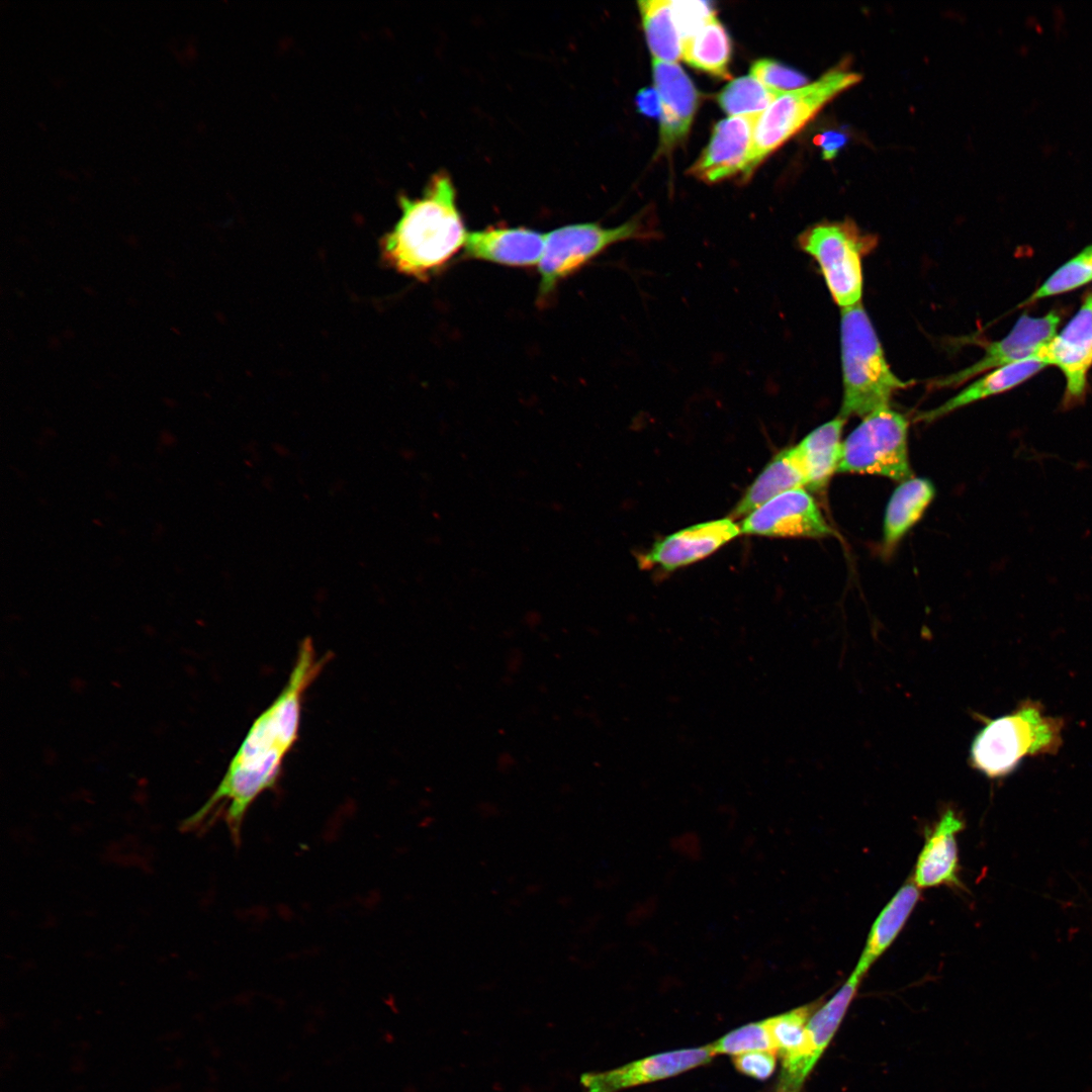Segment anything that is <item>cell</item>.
<instances>
[{"mask_svg": "<svg viewBox=\"0 0 1092 1092\" xmlns=\"http://www.w3.org/2000/svg\"><path fill=\"white\" fill-rule=\"evenodd\" d=\"M325 663L311 639L302 640L285 686L255 719L209 798L182 822L184 831L202 832L220 818L233 842L241 843L248 810L276 786L284 758L298 739L303 696Z\"/></svg>", "mask_w": 1092, "mask_h": 1092, "instance_id": "cell-1", "label": "cell"}, {"mask_svg": "<svg viewBox=\"0 0 1092 1092\" xmlns=\"http://www.w3.org/2000/svg\"><path fill=\"white\" fill-rule=\"evenodd\" d=\"M400 216L382 241V255L399 273L428 279L461 249L468 233L446 172L435 174L421 197L402 196Z\"/></svg>", "mask_w": 1092, "mask_h": 1092, "instance_id": "cell-2", "label": "cell"}, {"mask_svg": "<svg viewBox=\"0 0 1092 1092\" xmlns=\"http://www.w3.org/2000/svg\"><path fill=\"white\" fill-rule=\"evenodd\" d=\"M843 397L838 416L866 417L890 405L892 396L911 382L891 370L861 302L842 308L840 322Z\"/></svg>", "mask_w": 1092, "mask_h": 1092, "instance_id": "cell-3", "label": "cell"}, {"mask_svg": "<svg viewBox=\"0 0 1092 1092\" xmlns=\"http://www.w3.org/2000/svg\"><path fill=\"white\" fill-rule=\"evenodd\" d=\"M982 720L969 760L990 779L1010 775L1026 756L1056 753L1063 742V720L1045 715L1035 701L1025 700L1009 714Z\"/></svg>", "mask_w": 1092, "mask_h": 1092, "instance_id": "cell-4", "label": "cell"}, {"mask_svg": "<svg viewBox=\"0 0 1092 1092\" xmlns=\"http://www.w3.org/2000/svg\"><path fill=\"white\" fill-rule=\"evenodd\" d=\"M860 79L859 74L839 66L813 83L782 93L758 116L742 179H749L770 154L801 130L830 100Z\"/></svg>", "mask_w": 1092, "mask_h": 1092, "instance_id": "cell-5", "label": "cell"}, {"mask_svg": "<svg viewBox=\"0 0 1092 1092\" xmlns=\"http://www.w3.org/2000/svg\"><path fill=\"white\" fill-rule=\"evenodd\" d=\"M656 236L657 232L646 214H638L615 228L581 222L551 231L545 235V248L538 265L541 300H545L561 281L611 246L629 240H650Z\"/></svg>", "mask_w": 1092, "mask_h": 1092, "instance_id": "cell-6", "label": "cell"}, {"mask_svg": "<svg viewBox=\"0 0 1092 1092\" xmlns=\"http://www.w3.org/2000/svg\"><path fill=\"white\" fill-rule=\"evenodd\" d=\"M803 252L819 265L833 300L842 308L860 302L861 259L877 245V238L862 234L851 220L823 221L806 229L798 238Z\"/></svg>", "mask_w": 1092, "mask_h": 1092, "instance_id": "cell-7", "label": "cell"}, {"mask_svg": "<svg viewBox=\"0 0 1092 1092\" xmlns=\"http://www.w3.org/2000/svg\"><path fill=\"white\" fill-rule=\"evenodd\" d=\"M907 418L888 406L863 417L841 443L836 472L874 474L896 481L913 477Z\"/></svg>", "mask_w": 1092, "mask_h": 1092, "instance_id": "cell-8", "label": "cell"}, {"mask_svg": "<svg viewBox=\"0 0 1092 1092\" xmlns=\"http://www.w3.org/2000/svg\"><path fill=\"white\" fill-rule=\"evenodd\" d=\"M861 980L851 973L839 990L811 1015L802 1045L782 1058L776 1092H802L806 1079L845 1016Z\"/></svg>", "mask_w": 1092, "mask_h": 1092, "instance_id": "cell-9", "label": "cell"}, {"mask_svg": "<svg viewBox=\"0 0 1092 1092\" xmlns=\"http://www.w3.org/2000/svg\"><path fill=\"white\" fill-rule=\"evenodd\" d=\"M1039 359L1059 368L1065 377L1063 408L1082 403L1092 367V292L1085 296L1064 329L1042 348Z\"/></svg>", "mask_w": 1092, "mask_h": 1092, "instance_id": "cell-10", "label": "cell"}, {"mask_svg": "<svg viewBox=\"0 0 1092 1092\" xmlns=\"http://www.w3.org/2000/svg\"><path fill=\"white\" fill-rule=\"evenodd\" d=\"M740 533L783 538H824L833 530L813 496L796 488L768 500L743 519Z\"/></svg>", "mask_w": 1092, "mask_h": 1092, "instance_id": "cell-11", "label": "cell"}, {"mask_svg": "<svg viewBox=\"0 0 1092 1092\" xmlns=\"http://www.w3.org/2000/svg\"><path fill=\"white\" fill-rule=\"evenodd\" d=\"M1060 321L1056 311L1042 316L1022 314L1003 339L986 346L981 359L961 371L935 380L933 386H957L986 371L1029 358L1039 359L1042 348L1057 334Z\"/></svg>", "mask_w": 1092, "mask_h": 1092, "instance_id": "cell-12", "label": "cell"}, {"mask_svg": "<svg viewBox=\"0 0 1092 1092\" xmlns=\"http://www.w3.org/2000/svg\"><path fill=\"white\" fill-rule=\"evenodd\" d=\"M758 116L735 115L719 121L709 144L688 173L706 183H716L739 173L742 175Z\"/></svg>", "mask_w": 1092, "mask_h": 1092, "instance_id": "cell-13", "label": "cell"}, {"mask_svg": "<svg viewBox=\"0 0 1092 1092\" xmlns=\"http://www.w3.org/2000/svg\"><path fill=\"white\" fill-rule=\"evenodd\" d=\"M739 534V524L731 518L693 525L655 542L640 556V564L673 571L711 555Z\"/></svg>", "mask_w": 1092, "mask_h": 1092, "instance_id": "cell-14", "label": "cell"}, {"mask_svg": "<svg viewBox=\"0 0 1092 1092\" xmlns=\"http://www.w3.org/2000/svg\"><path fill=\"white\" fill-rule=\"evenodd\" d=\"M714 1056L711 1044L661 1053L612 1071L584 1076L583 1084L586 1092H619L707 1065Z\"/></svg>", "mask_w": 1092, "mask_h": 1092, "instance_id": "cell-15", "label": "cell"}, {"mask_svg": "<svg viewBox=\"0 0 1092 1092\" xmlns=\"http://www.w3.org/2000/svg\"><path fill=\"white\" fill-rule=\"evenodd\" d=\"M655 90L661 103L659 152L671 151L689 133L698 104V92L676 63L652 61Z\"/></svg>", "mask_w": 1092, "mask_h": 1092, "instance_id": "cell-16", "label": "cell"}, {"mask_svg": "<svg viewBox=\"0 0 1092 1092\" xmlns=\"http://www.w3.org/2000/svg\"><path fill=\"white\" fill-rule=\"evenodd\" d=\"M963 819L951 809L946 810L926 832L918 854L913 883L919 889L947 886L962 888L958 834L963 831Z\"/></svg>", "mask_w": 1092, "mask_h": 1092, "instance_id": "cell-17", "label": "cell"}, {"mask_svg": "<svg viewBox=\"0 0 1092 1092\" xmlns=\"http://www.w3.org/2000/svg\"><path fill=\"white\" fill-rule=\"evenodd\" d=\"M545 234L523 228L488 226L468 233L464 257L508 267L538 266Z\"/></svg>", "mask_w": 1092, "mask_h": 1092, "instance_id": "cell-18", "label": "cell"}, {"mask_svg": "<svg viewBox=\"0 0 1092 1092\" xmlns=\"http://www.w3.org/2000/svg\"><path fill=\"white\" fill-rule=\"evenodd\" d=\"M807 487V479L796 447L778 453L745 490L730 514L731 519L747 516L783 492Z\"/></svg>", "mask_w": 1092, "mask_h": 1092, "instance_id": "cell-19", "label": "cell"}, {"mask_svg": "<svg viewBox=\"0 0 1092 1092\" xmlns=\"http://www.w3.org/2000/svg\"><path fill=\"white\" fill-rule=\"evenodd\" d=\"M919 899L920 889L913 882L905 883L895 893L874 921L852 973L864 977L897 938Z\"/></svg>", "mask_w": 1092, "mask_h": 1092, "instance_id": "cell-20", "label": "cell"}, {"mask_svg": "<svg viewBox=\"0 0 1092 1092\" xmlns=\"http://www.w3.org/2000/svg\"><path fill=\"white\" fill-rule=\"evenodd\" d=\"M1046 366L1037 358H1029L993 369L939 406L919 414L917 420L932 422L965 405L1010 390Z\"/></svg>", "mask_w": 1092, "mask_h": 1092, "instance_id": "cell-21", "label": "cell"}, {"mask_svg": "<svg viewBox=\"0 0 1092 1092\" xmlns=\"http://www.w3.org/2000/svg\"><path fill=\"white\" fill-rule=\"evenodd\" d=\"M845 422V419L837 416L814 429L795 446L806 475L808 489L823 490L836 472Z\"/></svg>", "mask_w": 1092, "mask_h": 1092, "instance_id": "cell-22", "label": "cell"}, {"mask_svg": "<svg viewBox=\"0 0 1092 1092\" xmlns=\"http://www.w3.org/2000/svg\"><path fill=\"white\" fill-rule=\"evenodd\" d=\"M935 494L930 480L911 477L900 483L886 508L883 527L884 551L891 552L903 536L920 520Z\"/></svg>", "mask_w": 1092, "mask_h": 1092, "instance_id": "cell-23", "label": "cell"}, {"mask_svg": "<svg viewBox=\"0 0 1092 1092\" xmlns=\"http://www.w3.org/2000/svg\"><path fill=\"white\" fill-rule=\"evenodd\" d=\"M681 58L692 67L713 76L729 79L731 43L716 15L681 41Z\"/></svg>", "mask_w": 1092, "mask_h": 1092, "instance_id": "cell-24", "label": "cell"}, {"mask_svg": "<svg viewBox=\"0 0 1092 1092\" xmlns=\"http://www.w3.org/2000/svg\"><path fill=\"white\" fill-rule=\"evenodd\" d=\"M639 11L653 60L676 63L681 58V36L668 0L639 1Z\"/></svg>", "mask_w": 1092, "mask_h": 1092, "instance_id": "cell-25", "label": "cell"}, {"mask_svg": "<svg viewBox=\"0 0 1092 1092\" xmlns=\"http://www.w3.org/2000/svg\"><path fill=\"white\" fill-rule=\"evenodd\" d=\"M782 93L748 75L731 81L718 95V102L731 116L760 114Z\"/></svg>", "mask_w": 1092, "mask_h": 1092, "instance_id": "cell-26", "label": "cell"}, {"mask_svg": "<svg viewBox=\"0 0 1092 1092\" xmlns=\"http://www.w3.org/2000/svg\"><path fill=\"white\" fill-rule=\"evenodd\" d=\"M1092 281V245L1060 266L1022 304L1063 294Z\"/></svg>", "mask_w": 1092, "mask_h": 1092, "instance_id": "cell-27", "label": "cell"}, {"mask_svg": "<svg viewBox=\"0 0 1092 1092\" xmlns=\"http://www.w3.org/2000/svg\"><path fill=\"white\" fill-rule=\"evenodd\" d=\"M817 1005L800 1006L766 1018L778 1055L782 1058L798 1050L805 1040V1028Z\"/></svg>", "mask_w": 1092, "mask_h": 1092, "instance_id": "cell-28", "label": "cell"}, {"mask_svg": "<svg viewBox=\"0 0 1092 1092\" xmlns=\"http://www.w3.org/2000/svg\"><path fill=\"white\" fill-rule=\"evenodd\" d=\"M714 1055H739L753 1051H770L778 1055L767 1020L748 1023L725 1034L711 1044Z\"/></svg>", "mask_w": 1092, "mask_h": 1092, "instance_id": "cell-29", "label": "cell"}, {"mask_svg": "<svg viewBox=\"0 0 1092 1092\" xmlns=\"http://www.w3.org/2000/svg\"><path fill=\"white\" fill-rule=\"evenodd\" d=\"M750 75L764 86L780 92L795 90L808 84L803 74L766 59L754 62Z\"/></svg>", "mask_w": 1092, "mask_h": 1092, "instance_id": "cell-30", "label": "cell"}, {"mask_svg": "<svg viewBox=\"0 0 1092 1092\" xmlns=\"http://www.w3.org/2000/svg\"><path fill=\"white\" fill-rule=\"evenodd\" d=\"M671 3L681 41L715 16L710 3L706 1H671Z\"/></svg>", "mask_w": 1092, "mask_h": 1092, "instance_id": "cell-31", "label": "cell"}, {"mask_svg": "<svg viewBox=\"0 0 1092 1092\" xmlns=\"http://www.w3.org/2000/svg\"><path fill=\"white\" fill-rule=\"evenodd\" d=\"M777 1056L770 1051H753L733 1056L732 1062L741 1074L763 1081L775 1072Z\"/></svg>", "mask_w": 1092, "mask_h": 1092, "instance_id": "cell-32", "label": "cell"}, {"mask_svg": "<svg viewBox=\"0 0 1092 1092\" xmlns=\"http://www.w3.org/2000/svg\"><path fill=\"white\" fill-rule=\"evenodd\" d=\"M846 141L847 136L836 130L824 131L814 139V143L821 148L822 157L825 160L833 159Z\"/></svg>", "mask_w": 1092, "mask_h": 1092, "instance_id": "cell-33", "label": "cell"}, {"mask_svg": "<svg viewBox=\"0 0 1092 1092\" xmlns=\"http://www.w3.org/2000/svg\"><path fill=\"white\" fill-rule=\"evenodd\" d=\"M636 104L641 113L647 116H660L661 103L655 88H644L636 97Z\"/></svg>", "mask_w": 1092, "mask_h": 1092, "instance_id": "cell-34", "label": "cell"}]
</instances>
